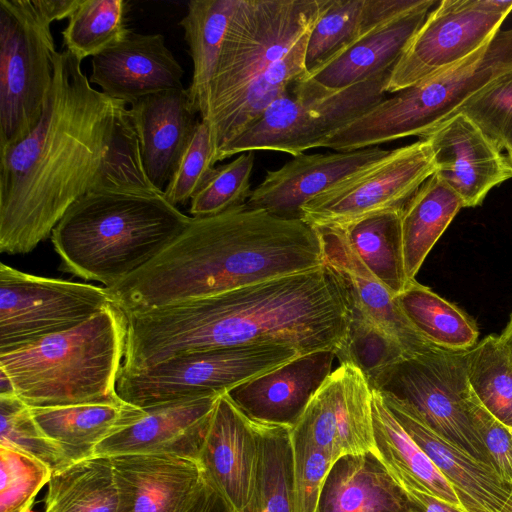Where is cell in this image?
<instances>
[{"instance_id": "1", "label": "cell", "mask_w": 512, "mask_h": 512, "mask_svg": "<svg viewBox=\"0 0 512 512\" xmlns=\"http://www.w3.org/2000/svg\"><path fill=\"white\" fill-rule=\"evenodd\" d=\"M121 371L222 347L276 344L301 355L346 342L350 303L328 264L185 303L128 313Z\"/></svg>"}, {"instance_id": "2", "label": "cell", "mask_w": 512, "mask_h": 512, "mask_svg": "<svg viewBox=\"0 0 512 512\" xmlns=\"http://www.w3.org/2000/svg\"><path fill=\"white\" fill-rule=\"evenodd\" d=\"M81 62L68 50L56 51L40 121L27 136L0 148L2 253L31 252L99 184L117 119L128 104L94 89Z\"/></svg>"}, {"instance_id": "3", "label": "cell", "mask_w": 512, "mask_h": 512, "mask_svg": "<svg viewBox=\"0 0 512 512\" xmlns=\"http://www.w3.org/2000/svg\"><path fill=\"white\" fill-rule=\"evenodd\" d=\"M324 264L316 229L246 203L188 226L156 257L106 287L126 314L214 296Z\"/></svg>"}, {"instance_id": "4", "label": "cell", "mask_w": 512, "mask_h": 512, "mask_svg": "<svg viewBox=\"0 0 512 512\" xmlns=\"http://www.w3.org/2000/svg\"><path fill=\"white\" fill-rule=\"evenodd\" d=\"M163 192L94 189L51 233L60 270L111 287L146 265L190 223Z\"/></svg>"}, {"instance_id": "5", "label": "cell", "mask_w": 512, "mask_h": 512, "mask_svg": "<svg viewBox=\"0 0 512 512\" xmlns=\"http://www.w3.org/2000/svg\"><path fill=\"white\" fill-rule=\"evenodd\" d=\"M127 327L126 313L110 303L74 328L0 354V373L30 408L118 400Z\"/></svg>"}, {"instance_id": "6", "label": "cell", "mask_w": 512, "mask_h": 512, "mask_svg": "<svg viewBox=\"0 0 512 512\" xmlns=\"http://www.w3.org/2000/svg\"><path fill=\"white\" fill-rule=\"evenodd\" d=\"M512 69V28L499 31L459 64L396 92L322 141L338 152L379 146L408 136L423 137L452 117L471 96Z\"/></svg>"}, {"instance_id": "7", "label": "cell", "mask_w": 512, "mask_h": 512, "mask_svg": "<svg viewBox=\"0 0 512 512\" xmlns=\"http://www.w3.org/2000/svg\"><path fill=\"white\" fill-rule=\"evenodd\" d=\"M80 0H0V148L40 121L54 76L51 24Z\"/></svg>"}, {"instance_id": "8", "label": "cell", "mask_w": 512, "mask_h": 512, "mask_svg": "<svg viewBox=\"0 0 512 512\" xmlns=\"http://www.w3.org/2000/svg\"><path fill=\"white\" fill-rule=\"evenodd\" d=\"M329 0H238L198 108L210 124L313 28Z\"/></svg>"}, {"instance_id": "9", "label": "cell", "mask_w": 512, "mask_h": 512, "mask_svg": "<svg viewBox=\"0 0 512 512\" xmlns=\"http://www.w3.org/2000/svg\"><path fill=\"white\" fill-rule=\"evenodd\" d=\"M466 353L438 348L406 357L377 373L369 383L408 404L435 433L492 468L474 422L478 400L468 382Z\"/></svg>"}, {"instance_id": "10", "label": "cell", "mask_w": 512, "mask_h": 512, "mask_svg": "<svg viewBox=\"0 0 512 512\" xmlns=\"http://www.w3.org/2000/svg\"><path fill=\"white\" fill-rule=\"evenodd\" d=\"M300 355L295 348L276 344L185 353L143 370L120 371L117 392L121 399L142 409L223 395Z\"/></svg>"}, {"instance_id": "11", "label": "cell", "mask_w": 512, "mask_h": 512, "mask_svg": "<svg viewBox=\"0 0 512 512\" xmlns=\"http://www.w3.org/2000/svg\"><path fill=\"white\" fill-rule=\"evenodd\" d=\"M391 71L320 98L287 93L272 102L262 115L217 156L216 163L236 154L257 150L297 156L385 97Z\"/></svg>"}, {"instance_id": "12", "label": "cell", "mask_w": 512, "mask_h": 512, "mask_svg": "<svg viewBox=\"0 0 512 512\" xmlns=\"http://www.w3.org/2000/svg\"><path fill=\"white\" fill-rule=\"evenodd\" d=\"M113 303L106 287L0 264V354L74 328Z\"/></svg>"}, {"instance_id": "13", "label": "cell", "mask_w": 512, "mask_h": 512, "mask_svg": "<svg viewBox=\"0 0 512 512\" xmlns=\"http://www.w3.org/2000/svg\"><path fill=\"white\" fill-rule=\"evenodd\" d=\"M429 142L399 147L307 202L301 219L311 226L345 228L365 217L403 210L435 173Z\"/></svg>"}, {"instance_id": "14", "label": "cell", "mask_w": 512, "mask_h": 512, "mask_svg": "<svg viewBox=\"0 0 512 512\" xmlns=\"http://www.w3.org/2000/svg\"><path fill=\"white\" fill-rule=\"evenodd\" d=\"M512 11V0H443L429 12L393 67L386 93L418 84L485 46Z\"/></svg>"}, {"instance_id": "15", "label": "cell", "mask_w": 512, "mask_h": 512, "mask_svg": "<svg viewBox=\"0 0 512 512\" xmlns=\"http://www.w3.org/2000/svg\"><path fill=\"white\" fill-rule=\"evenodd\" d=\"M334 464L348 455L375 454L372 387L365 374L341 363L328 376L295 425Z\"/></svg>"}, {"instance_id": "16", "label": "cell", "mask_w": 512, "mask_h": 512, "mask_svg": "<svg viewBox=\"0 0 512 512\" xmlns=\"http://www.w3.org/2000/svg\"><path fill=\"white\" fill-rule=\"evenodd\" d=\"M436 3L424 0L420 6L364 32L325 63L307 72L293 85V95L325 97L392 71Z\"/></svg>"}, {"instance_id": "17", "label": "cell", "mask_w": 512, "mask_h": 512, "mask_svg": "<svg viewBox=\"0 0 512 512\" xmlns=\"http://www.w3.org/2000/svg\"><path fill=\"white\" fill-rule=\"evenodd\" d=\"M431 147L435 174L462 200L464 207L480 205L495 186L512 178V165L462 113L424 135Z\"/></svg>"}, {"instance_id": "18", "label": "cell", "mask_w": 512, "mask_h": 512, "mask_svg": "<svg viewBox=\"0 0 512 512\" xmlns=\"http://www.w3.org/2000/svg\"><path fill=\"white\" fill-rule=\"evenodd\" d=\"M379 146L355 151L299 154L266 172L246 204L287 219H301L302 207L314 197L386 156Z\"/></svg>"}, {"instance_id": "19", "label": "cell", "mask_w": 512, "mask_h": 512, "mask_svg": "<svg viewBox=\"0 0 512 512\" xmlns=\"http://www.w3.org/2000/svg\"><path fill=\"white\" fill-rule=\"evenodd\" d=\"M257 453L256 421L246 416L227 394L221 395L197 461L205 478L233 512H242L250 500Z\"/></svg>"}, {"instance_id": "20", "label": "cell", "mask_w": 512, "mask_h": 512, "mask_svg": "<svg viewBox=\"0 0 512 512\" xmlns=\"http://www.w3.org/2000/svg\"><path fill=\"white\" fill-rule=\"evenodd\" d=\"M89 82L110 98L132 104L162 91L182 89L184 69L160 33L130 32L91 59Z\"/></svg>"}, {"instance_id": "21", "label": "cell", "mask_w": 512, "mask_h": 512, "mask_svg": "<svg viewBox=\"0 0 512 512\" xmlns=\"http://www.w3.org/2000/svg\"><path fill=\"white\" fill-rule=\"evenodd\" d=\"M335 358L330 349L300 355L226 394L250 419L293 428L332 373Z\"/></svg>"}, {"instance_id": "22", "label": "cell", "mask_w": 512, "mask_h": 512, "mask_svg": "<svg viewBox=\"0 0 512 512\" xmlns=\"http://www.w3.org/2000/svg\"><path fill=\"white\" fill-rule=\"evenodd\" d=\"M379 393L397 421L452 485L464 512H511L512 486L491 467L435 433L405 402Z\"/></svg>"}, {"instance_id": "23", "label": "cell", "mask_w": 512, "mask_h": 512, "mask_svg": "<svg viewBox=\"0 0 512 512\" xmlns=\"http://www.w3.org/2000/svg\"><path fill=\"white\" fill-rule=\"evenodd\" d=\"M220 396L145 408L142 419L104 440L95 449L94 456L163 454L197 461Z\"/></svg>"}, {"instance_id": "24", "label": "cell", "mask_w": 512, "mask_h": 512, "mask_svg": "<svg viewBox=\"0 0 512 512\" xmlns=\"http://www.w3.org/2000/svg\"><path fill=\"white\" fill-rule=\"evenodd\" d=\"M324 262L342 278L349 303L391 336L408 357L423 355L438 347L422 337L408 321L395 297L362 263L342 228L315 226Z\"/></svg>"}, {"instance_id": "25", "label": "cell", "mask_w": 512, "mask_h": 512, "mask_svg": "<svg viewBox=\"0 0 512 512\" xmlns=\"http://www.w3.org/2000/svg\"><path fill=\"white\" fill-rule=\"evenodd\" d=\"M119 512H184L204 479L198 461L163 454L111 457Z\"/></svg>"}, {"instance_id": "26", "label": "cell", "mask_w": 512, "mask_h": 512, "mask_svg": "<svg viewBox=\"0 0 512 512\" xmlns=\"http://www.w3.org/2000/svg\"><path fill=\"white\" fill-rule=\"evenodd\" d=\"M136 130L144 169L160 191L175 172L200 120L187 90L145 96L128 108Z\"/></svg>"}, {"instance_id": "27", "label": "cell", "mask_w": 512, "mask_h": 512, "mask_svg": "<svg viewBox=\"0 0 512 512\" xmlns=\"http://www.w3.org/2000/svg\"><path fill=\"white\" fill-rule=\"evenodd\" d=\"M30 410L37 424L61 447L70 463L93 457L99 444L145 415L144 409L121 398Z\"/></svg>"}, {"instance_id": "28", "label": "cell", "mask_w": 512, "mask_h": 512, "mask_svg": "<svg viewBox=\"0 0 512 512\" xmlns=\"http://www.w3.org/2000/svg\"><path fill=\"white\" fill-rule=\"evenodd\" d=\"M318 512H411L401 487L374 454L348 455L331 467Z\"/></svg>"}, {"instance_id": "29", "label": "cell", "mask_w": 512, "mask_h": 512, "mask_svg": "<svg viewBox=\"0 0 512 512\" xmlns=\"http://www.w3.org/2000/svg\"><path fill=\"white\" fill-rule=\"evenodd\" d=\"M372 416L375 456L394 481L398 485L406 484L425 491L463 511L452 485L397 421L381 394L373 388Z\"/></svg>"}, {"instance_id": "30", "label": "cell", "mask_w": 512, "mask_h": 512, "mask_svg": "<svg viewBox=\"0 0 512 512\" xmlns=\"http://www.w3.org/2000/svg\"><path fill=\"white\" fill-rule=\"evenodd\" d=\"M423 0H329L308 37L306 73L379 23L406 13Z\"/></svg>"}, {"instance_id": "31", "label": "cell", "mask_w": 512, "mask_h": 512, "mask_svg": "<svg viewBox=\"0 0 512 512\" xmlns=\"http://www.w3.org/2000/svg\"><path fill=\"white\" fill-rule=\"evenodd\" d=\"M463 207L461 198L435 173L410 198L401 216L405 270L410 281L415 280L427 255Z\"/></svg>"}, {"instance_id": "32", "label": "cell", "mask_w": 512, "mask_h": 512, "mask_svg": "<svg viewBox=\"0 0 512 512\" xmlns=\"http://www.w3.org/2000/svg\"><path fill=\"white\" fill-rule=\"evenodd\" d=\"M43 512H119L111 457L93 456L53 472Z\"/></svg>"}, {"instance_id": "33", "label": "cell", "mask_w": 512, "mask_h": 512, "mask_svg": "<svg viewBox=\"0 0 512 512\" xmlns=\"http://www.w3.org/2000/svg\"><path fill=\"white\" fill-rule=\"evenodd\" d=\"M237 4L238 0H191L186 15L178 23L193 62L192 78L186 90L197 113L216 70Z\"/></svg>"}, {"instance_id": "34", "label": "cell", "mask_w": 512, "mask_h": 512, "mask_svg": "<svg viewBox=\"0 0 512 512\" xmlns=\"http://www.w3.org/2000/svg\"><path fill=\"white\" fill-rule=\"evenodd\" d=\"M401 216L402 210L386 211L342 228L362 263L394 297L411 282L405 270Z\"/></svg>"}, {"instance_id": "35", "label": "cell", "mask_w": 512, "mask_h": 512, "mask_svg": "<svg viewBox=\"0 0 512 512\" xmlns=\"http://www.w3.org/2000/svg\"><path fill=\"white\" fill-rule=\"evenodd\" d=\"M258 453L250 500L242 512H292L291 428L257 422Z\"/></svg>"}, {"instance_id": "36", "label": "cell", "mask_w": 512, "mask_h": 512, "mask_svg": "<svg viewBox=\"0 0 512 512\" xmlns=\"http://www.w3.org/2000/svg\"><path fill=\"white\" fill-rule=\"evenodd\" d=\"M415 330L434 346L469 350L478 338L475 324L458 307L413 280L395 296Z\"/></svg>"}, {"instance_id": "37", "label": "cell", "mask_w": 512, "mask_h": 512, "mask_svg": "<svg viewBox=\"0 0 512 512\" xmlns=\"http://www.w3.org/2000/svg\"><path fill=\"white\" fill-rule=\"evenodd\" d=\"M466 373L481 406L512 431V357L500 336H488L467 350Z\"/></svg>"}, {"instance_id": "38", "label": "cell", "mask_w": 512, "mask_h": 512, "mask_svg": "<svg viewBox=\"0 0 512 512\" xmlns=\"http://www.w3.org/2000/svg\"><path fill=\"white\" fill-rule=\"evenodd\" d=\"M125 0H80L62 30L63 46L79 60L123 41L127 27Z\"/></svg>"}, {"instance_id": "39", "label": "cell", "mask_w": 512, "mask_h": 512, "mask_svg": "<svg viewBox=\"0 0 512 512\" xmlns=\"http://www.w3.org/2000/svg\"><path fill=\"white\" fill-rule=\"evenodd\" d=\"M0 445L38 459L52 473L71 464L61 447L37 424L30 407L15 394H0Z\"/></svg>"}, {"instance_id": "40", "label": "cell", "mask_w": 512, "mask_h": 512, "mask_svg": "<svg viewBox=\"0 0 512 512\" xmlns=\"http://www.w3.org/2000/svg\"><path fill=\"white\" fill-rule=\"evenodd\" d=\"M350 326L343 347L335 355L341 363L359 368L370 382L380 371L408 357L387 333L350 304Z\"/></svg>"}, {"instance_id": "41", "label": "cell", "mask_w": 512, "mask_h": 512, "mask_svg": "<svg viewBox=\"0 0 512 512\" xmlns=\"http://www.w3.org/2000/svg\"><path fill=\"white\" fill-rule=\"evenodd\" d=\"M254 152L241 153L235 160L215 167L190 201L191 217H208L245 204L251 195Z\"/></svg>"}, {"instance_id": "42", "label": "cell", "mask_w": 512, "mask_h": 512, "mask_svg": "<svg viewBox=\"0 0 512 512\" xmlns=\"http://www.w3.org/2000/svg\"><path fill=\"white\" fill-rule=\"evenodd\" d=\"M500 150L512 154V69L487 84L460 106Z\"/></svg>"}, {"instance_id": "43", "label": "cell", "mask_w": 512, "mask_h": 512, "mask_svg": "<svg viewBox=\"0 0 512 512\" xmlns=\"http://www.w3.org/2000/svg\"><path fill=\"white\" fill-rule=\"evenodd\" d=\"M163 192L149 180L140 144L126 107L119 115L113 139L96 189Z\"/></svg>"}, {"instance_id": "44", "label": "cell", "mask_w": 512, "mask_h": 512, "mask_svg": "<svg viewBox=\"0 0 512 512\" xmlns=\"http://www.w3.org/2000/svg\"><path fill=\"white\" fill-rule=\"evenodd\" d=\"M0 512H33L39 491L48 484L52 470L18 450L0 445Z\"/></svg>"}, {"instance_id": "45", "label": "cell", "mask_w": 512, "mask_h": 512, "mask_svg": "<svg viewBox=\"0 0 512 512\" xmlns=\"http://www.w3.org/2000/svg\"><path fill=\"white\" fill-rule=\"evenodd\" d=\"M291 443L293 450L292 512H318L322 489L333 463L298 426L291 428Z\"/></svg>"}, {"instance_id": "46", "label": "cell", "mask_w": 512, "mask_h": 512, "mask_svg": "<svg viewBox=\"0 0 512 512\" xmlns=\"http://www.w3.org/2000/svg\"><path fill=\"white\" fill-rule=\"evenodd\" d=\"M212 154L209 127L200 119L175 172L164 188V197L169 203L178 207L191 201L215 168Z\"/></svg>"}, {"instance_id": "47", "label": "cell", "mask_w": 512, "mask_h": 512, "mask_svg": "<svg viewBox=\"0 0 512 512\" xmlns=\"http://www.w3.org/2000/svg\"><path fill=\"white\" fill-rule=\"evenodd\" d=\"M476 429L500 479L512 486V431L494 418L479 401L474 407Z\"/></svg>"}, {"instance_id": "48", "label": "cell", "mask_w": 512, "mask_h": 512, "mask_svg": "<svg viewBox=\"0 0 512 512\" xmlns=\"http://www.w3.org/2000/svg\"><path fill=\"white\" fill-rule=\"evenodd\" d=\"M184 512H233L225 499L205 478Z\"/></svg>"}, {"instance_id": "49", "label": "cell", "mask_w": 512, "mask_h": 512, "mask_svg": "<svg viewBox=\"0 0 512 512\" xmlns=\"http://www.w3.org/2000/svg\"><path fill=\"white\" fill-rule=\"evenodd\" d=\"M410 503L411 512H464L457 506L447 503L413 486L400 484Z\"/></svg>"}, {"instance_id": "50", "label": "cell", "mask_w": 512, "mask_h": 512, "mask_svg": "<svg viewBox=\"0 0 512 512\" xmlns=\"http://www.w3.org/2000/svg\"><path fill=\"white\" fill-rule=\"evenodd\" d=\"M500 339L512 357V316L503 333L500 335Z\"/></svg>"}, {"instance_id": "51", "label": "cell", "mask_w": 512, "mask_h": 512, "mask_svg": "<svg viewBox=\"0 0 512 512\" xmlns=\"http://www.w3.org/2000/svg\"><path fill=\"white\" fill-rule=\"evenodd\" d=\"M507 157H508V159H509V161H510V163H511V165H512V154H511V155H508Z\"/></svg>"}, {"instance_id": "52", "label": "cell", "mask_w": 512, "mask_h": 512, "mask_svg": "<svg viewBox=\"0 0 512 512\" xmlns=\"http://www.w3.org/2000/svg\"><path fill=\"white\" fill-rule=\"evenodd\" d=\"M511 512H512V497H511V504H510Z\"/></svg>"}]
</instances>
